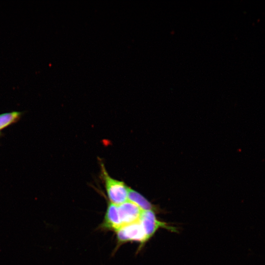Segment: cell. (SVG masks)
Instances as JSON below:
<instances>
[{
	"instance_id": "obj_1",
	"label": "cell",
	"mask_w": 265,
	"mask_h": 265,
	"mask_svg": "<svg viewBox=\"0 0 265 265\" xmlns=\"http://www.w3.org/2000/svg\"><path fill=\"white\" fill-rule=\"evenodd\" d=\"M101 166V177L109 202L119 206L128 201L129 187L123 182L111 177L104 165Z\"/></svg>"
},
{
	"instance_id": "obj_7",
	"label": "cell",
	"mask_w": 265,
	"mask_h": 265,
	"mask_svg": "<svg viewBox=\"0 0 265 265\" xmlns=\"http://www.w3.org/2000/svg\"><path fill=\"white\" fill-rule=\"evenodd\" d=\"M21 115V112L13 111L0 114V130L15 122Z\"/></svg>"
},
{
	"instance_id": "obj_5",
	"label": "cell",
	"mask_w": 265,
	"mask_h": 265,
	"mask_svg": "<svg viewBox=\"0 0 265 265\" xmlns=\"http://www.w3.org/2000/svg\"><path fill=\"white\" fill-rule=\"evenodd\" d=\"M122 226L118 206L109 202L102 224V228L106 230L117 231Z\"/></svg>"
},
{
	"instance_id": "obj_6",
	"label": "cell",
	"mask_w": 265,
	"mask_h": 265,
	"mask_svg": "<svg viewBox=\"0 0 265 265\" xmlns=\"http://www.w3.org/2000/svg\"><path fill=\"white\" fill-rule=\"evenodd\" d=\"M128 200L137 205L142 211H157V208L143 195L129 187Z\"/></svg>"
},
{
	"instance_id": "obj_4",
	"label": "cell",
	"mask_w": 265,
	"mask_h": 265,
	"mask_svg": "<svg viewBox=\"0 0 265 265\" xmlns=\"http://www.w3.org/2000/svg\"><path fill=\"white\" fill-rule=\"evenodd\" d=\"M117 206L123 226L139 220L143 211L134 203L128 200Z\"/></svg>"
},
{
	"instance_id": "obj_3",
	"label": "cell",
	"mask_w": 265,
	"mask_h": 265,
	"mask_svg": "<svg viewBox=\"0 0 265 265\" xmlns=\"http://www.w3.org/2000/svg\"><path fill=\"white\" fill-rule=\"evenodd\" d=\"M139 222L143 228L148 240L159 228H163L172 232L176 231L175 228L170 226L167 223L158 220L156 217L154 211H143L139 219Z\"/></svg>"
},
{
	"instance_id": "obj_2",
	"label": "cell",
	"mask_w": 265,
	"mask_h": 265,
	"mask_svg": "<svg viewBox=\"0 0 265 265\" xmlns=\"http://www.w3.org/2000/svg\"><path fill=\"white\" fill-rule=\"evenodd\" d=\"M116 232L118 244L133 241L143 244L148 241L145 231L139 220L133 223L124 225Z\"/></svg>"
}]
</instances>
